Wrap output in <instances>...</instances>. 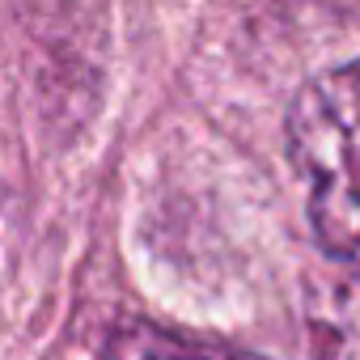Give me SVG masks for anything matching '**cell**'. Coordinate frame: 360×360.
Masks as SVG:
<instances>
[{
  "instance_id": "obj_1",
  "label": "cell",
  "mask_w": 360,
  "mask_h": 360,
  "mask_svg": "<svg viewBox=\"0 0 360 360\" xmlns=\"http://www.w3.org/2000/svg\"><path fill=\"white\" fill-rule=\"evenodd\" d=\"M288 153L318 242L360 267V60L314 77L288 110Z\"/></svg>"
},
{
  "instance_id": "obj_2",
  "label": "cell",
  "mask_w": 360,
  "mask_h": 360,
  "mask_svg": "<svg viewBox=\"0 0 360 360\" xmlns=\"http://www.w3.org/2000/svg\"><path fill=\"white\" fill-rule=\"evenodd\" d=\"M106 360H259V356L212 343V339H191V335H178V330L136 322L110 339Z\"/></svg>"
},
{
  "instance_id": "obj_3",
  "label": "cell",
  "mask_w": 360,
  "mask_h": 360,
  "mask_svg": "<svg viewBox=\"0 0 360 360\" xmlns=\"http://www.w3.org/2000/svg\"><path fill=\"white\" fill-rule=\"evenodd\" d=\"M318 326L335 343L339 360H360V276H347L326 288L318 305Z\"/></svg>"
}]
</instances>
